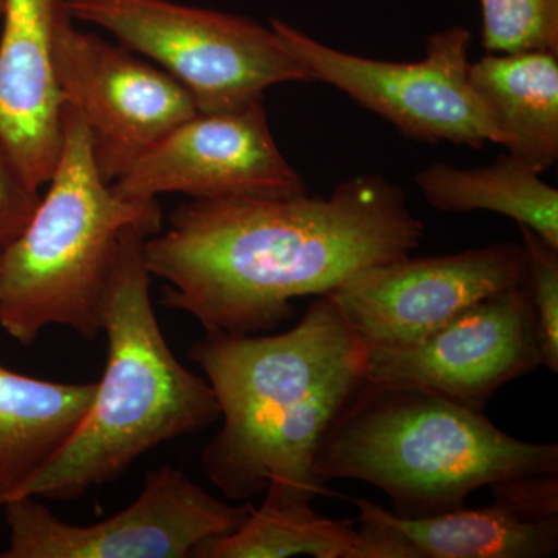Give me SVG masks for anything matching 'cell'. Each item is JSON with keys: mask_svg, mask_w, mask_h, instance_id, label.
Masks as SVG:
<instances>
[{"mask_svg": "<svg viewBox=\"0 0 558 558\" xmlns=\"http://www.w3.org/2000/svg\"><path fill=\"white\" fill-rule=\"evenodd\" d=\"M425 223L405 191L380 174L354 175L330 196L191 201L146 238L163 304L207 332H271L293 301L325 296L363 271L410 256Z\"/></svg>", "mask_w": 558, "mask_h": 558, "instance_id": "6da1fadb", "label": "cell"}, {"mask_svg": "<svg viewBox=\"0 0 558 558\" xmlns=\"http://www.w3.org/2000/svg\"><path fill=\"white\" fill-rule=\"evenodd\" d=\"M271 31L310 73L336 87L416 142H450L481 149L502 146V135L469 80L473 35L450 25L425 40L424 60H371L326 46L288 22L271 17Z\"/></svg>", "mask_w": 558, "mask_h": 558, "instance_id": "52a82bcc", "label": "cell"}, {"mask_svg": "<svg viewBox=\"0 0 558 558\" xmlns=\"http://www.w3.org/2000/svg\"><path fill=\"white\" fill-rule=\"evenodd\" d=\"M70 16L65 0H5L0 36V138L25 179L43 189L62 148L64 105L54 76V40Z\"/></svg>", "mask_w": 558, "mask_h": 558, "instance_id": "4fadbf2b", "label": "cell"}, {"mask_svg": "<svg viewBox=\"0 0 558 558\" xmlns=\"http://www.w3.org/2000/svg\"><path fill=\"white\" fill-rule=\"evenodd\" d=\"M218 399L220 427L205 447L209 481L233 501L267 487L328 494L314 459L333 418L366 380L368 347L328 296L281 333L207 332L190 348Z\"/></svg>", "mask_w": 558, "mask_h": 558, "instance_id": "7a4b0ae2", "label": "cell"}, {"mask_svg": "<svg viewBox=\"0 0 558 558\" xmlns=\"http://www.w3.org/2000/svg\"><path fill=\"white\" fill-rule=\"evenodd\" d=\"M259 508L240 527L207 539L194 558H348L357 538L352 520H332L312 508L314 499L267 487Z\"/></svg>", "mask_w": 558, "mask_h": 558, "instance_id": "e0dca14e", "label": "cell"}, {"mask_svg": "<svg viewBox=\"0 0 558 558\" xmlns=\"http://www.w3.org/2000/svg\"><path fill=\"white\" fill-rule=\"evenodd\" d=\"M469 80L509 156L538 174L554 167L558 159V53H487L470 62Z\"/></svg>", "mask_w": 558, "mask_h": 558, "instance_id": "5bb4252c", "label": "cell"}, {"mask_svg": "<svg viewBox=\"0 0 558 558\" xmlns=\"http://www.w3.org/2000/svg\"><path fill=\"white\" fill-rule=\"evenodd\" d=\"M487 53H558V0H480Z\"/></svg>", "mask_w": 558, "mask_h": 558, "instance_id": "d6986e66", "label": "cell"}, {"mask_svg": "<svg viewBox=\"0 0 558 558\" xmlns=\"http://www.w3.org/2000/svg\"><path fill=\"white\" fill-rule=\"evenodd\" d=\"M53 64L62 105L83 120L106 182L126 174L160 140L199 113L170 73L120 43L78 31L72 16L58 28Z\"/></svg>", "mask_w": 558, "mask_h": 558, "instance_id": "9c48e42d", "label": "cell"}, {"mask_svg": "<svg viewBox=\"0 0 558 558\" xmlns=\"http://www.w3.org/2000/svg\"><path fill=\"white\" fill-rule=\"evenodd\" d=\"M542 368L526 284L478 301L416 343L368 348L366 381L484 411L502 385Z\"/></svg>", "mask_w": 558, "mask_h": 558, "instance_id": "30bf717a", "label": "cell"}, {"mask_svg": "<svg viewBox=\"0 0 558 558\" xmlns=\"http://www.w3.org/2000/svg\"><path fill=\"white\" fill-rule=\"evenodd\" d=\"M156 233L135 226L121 234L100 303L105 374L72 438L14 498H78L119 478L161 444L220 418L208 381L179 362L154 312L143 247Z\"/></svg>", "mask_w": 558, "mask_h": 558, "instance_id": "3957f363", "label": "cell"}, {"mask_svg": "<svg viewBox=\"0 0 558 558\" xmlns=\"http://www.w3.org/2000/svg\"><path fill=\"white\" fill-rule=\"evenodd\" d=\"M47 185L27 226L0 253V328L25 347L49 326L94 340L121 234L135 226L163 229L157 199H123L102 179L89 132L69 108Z\"/></svg>", "mask_w": 558, "mask_h": 558, "instance_id": "5b68a950", "label": "cell"}, {"mask_svg": "<svg viewBox=\"0 0 558 558\" xmlns=\"http://www.w3.org/2000/svg\"><path fill=\"white\" fill-rule=\"evenodd\" d=\"M2 508L10 531L3 558H186L240 527L252 506L219 501L182 470L163 465L146 475L126 509L89 526L65 523L35 497Z\"/></svg>", "mask_w": 558, "mask_h": 558, "instance_id": "ba28073f", "label": "cell"}, {"mask_svg": "<svg viewBox=\"0 0 558 558\" xmlns=\"http://www.w3.org/2000/svg\"><path fill=\"white\" fill-rule=\"evenodd\" d=\"M421 558H548L558 553V520L527 521L494 502L427 517L391 513Z\"/></svg>", "mask_w": 558, "mask_h": 558, "instance_id": "ac0fdd59", "label": "cell"}, {"mask_svg": "<svg viewBox=\"0 0 558 558\" xmlns=\"http://www.w3.org/2000/svg\"><path fill=\"white\" fill-rule=\"evenodd\" d=\"M97 381L61 384L0 365V499L2 506L57 457L80 427Z\"/></svg>", "mask_w": 558, "mask_h": 558, "instance_id": "9a60e30c", "label": "cell"}, {"mask_svg": "<svg viewBox=\"0 0 558 558\" xmlns=\"http://www.w3.org/2000/svg\"><path fill=\"white\" fill-rule=\"evenodd\" d=\"M72 20L109 32L190 92L201 113L229 112L284 83L312 81L271 27L171 0H65Z\"/></svg>", "mask_w": 558, "mask_h": 558, "instance_id": "8992f818", "label": "cell"}, {"mask_svg": "<svg viewBox=\"0 0 558 558\" xmlns=\"http://www.w3.org/2000/svg\"><path fill=\"white\" fill-rule=\"evenodd\" d=\"M0 253H2V248H0Z\"/></svg>", "mask_w": 558, "mask_h": 558, "instance_id": "484cf974", "label": "cell"}, {"mask_svg": "<svg viewBox=\"0 0 558 558\" xmlns=\"http://www.w3.org/2000/svg\"><path fill=\"white\" fill-rule=\"evenodd\" d=\"M414 182L429 207L446 213H497L558 250V190L508 153L472 170L439 161L417 172Z\"/></svg>", "mask_w": 558, "mask_h": 558, "instance_id": "2e32d148", "label": "cell"}, {"mask_svg": "<svg viewBox=\"0 0 558 558\" xmlns=\"http://www.w3.org/2000/svg\"><path fill=\"white\" fill-rule=\"evenodd\" d=\"M526 284V256L495 242L429 258H402L360 274L328 293L368 348L416 343L478 301Z\"/></svg>", "mask_w": 558, "mask_h": 558, "instance_id": "8fae6325", "label": "cell"}, {"mask_svg": "<svg viewBox=\"0 0 558 558\" xmlns=\"http://www.w3.org/2000/svg\"><path fill=\"white\" fill-rule=\"evenodd\" d=\"M110 185L132 201H156L174 193L191 201L307 193L303 175L271 135L263 100L229 112L196 113Z\"/></svg>", "mask_w": 558, "mask_h": 558, "instance_id": "7c38bea8", "label": "cell"}, {"mask_svg": "<svg viewBox=\"0 0 558 558\" xmlns=\"http://www.w3.org/2000/svg\"><path fill=\"white\" fill-rule=\"evenodd\" d=\"M494 502L527 521L558 520V472L529 473L490 486Z\"/></svg>", "mask_w": 558, "mask_h": 558, "instance_id": "44dd1931", "label": "cell"}, {"mask_svg": "<svg viewBox=\"0 0 558 558\" xmlns=\"http://www.w3.org/2000/svg\"><path fill=\"white\" fill-rule=\"evenodd\" d=\"M360 512L357 538L348 558H421L416 546L391 520V512L369 499H352Z\"/></svg>", "mask_w": 558, "mask_h": 558, "instance_id": "7402d4cb", "label": "cell"}, {"mask_svg": "<svg viewBox=\"0 0 558 558\" xmlns=\"http://www.w3.org/2000/svg\"><path fill=\"white\" fill-rule=\"evenodd\" d=\"M558 472L557 444L512 438L483 411L416 388L369 384L333 418L314 459L319 483L362 481L402 517L464 508L473 492Z\"/></svg>", "mask_w": 558, "mask_h": 558, "instance_id": "277c9868", "label": "cell"}, {"mask_svg": "<svg viewBox=\"0 0 558 558\" xmlns=\"http://www.w3.org/2000/svg\"><path fill=\"white\" fill-rule=\"evenodd\" d=\"M3 10H5V0H0V20H2Z\"/></svg>", "mask_w": 558, "mask_h": 558, "instance_id": "cb8c5ba5", "label": "cell"}, {"mask_svg": "<svg viewBox=\"0 0 558 558\" xmlns=\"http://www.w3.org/2000/svg\"><path fill=\"white\" fill-rule=\"evenodd\" d=\"M0 508H2V499H0Z\"/></svg>", "mask_w": 558, "mask_h": 558, "instance_id": "d4e9b609", "label": "cell"}, {"mask_svg": "<svg viewBox=\"0 0 558 558\" xmlns=\"http://www.w3.org/2000/svg\"><path fill=\"white\" fill-rule=\"evenodd\" d=\"M526 256V289L534 310L542 368L558 373V250L519 226Z\"/></svg>", "mask_w": 558, "mask_h": 558, "instance_id": "ffe728a7", "label": "cell"}, {"mask_svg": "<svg viewBox=\"0 0 558 558\" xmlns=\"http://www.w3.org/2000/svg\"><path fill=\"white\" fill-rule=\"evenodd\" d=\"M39 199V190L25 179L20 165L0 138V248L20 236Z\"/></svg>", "mask_w": 558, "mask_h": 558, "instance_id": "603a6c76", "label": "cell"}]
</instances>
